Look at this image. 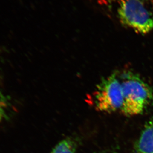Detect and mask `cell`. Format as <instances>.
I'll use <instances>...</instances> for the list:
<instances>
[{"label":"cell","instance_id":"obj_1","mask_svg":"<svg viewBox=\"0 0 153 153\" xmlns=\"http://www.w3.org/2000/svg\"><path fill=\"white\" fill-rule=\"evenodd\" d=\"M119 79L123 94L121 112L127 116L143 113L153 102L151 88L137 74L131 71L124 72Z\"/></svg>","mask_w":153,"mask_h":153},{"label":"cell","instance_id":"obj_5","mask_svg":"<svg viewBox=\"0 0 153 153\" xmlns=\"http://www.w3.org/2000/svg\"><path fill=\"white\" fill-rule=\"evenodd\" d=\"M75 142L71 138H66L58 143L50 153H76Z\"/></svg>","mask_w":153,"mask_h":153},{"label":"cell","instance_id":"obj_2","mask_svg":"<svg viewBox=\"0 0 153 153\" xmlns=\"http://www.w3.org/2000/svg\"><path fill=\"white\" fill-rule=\"evenodd\" d=\"M118 17L121 24L136 33L147 34L153 30V16L142 0H118Z\"/></svg>","mask_w":153,"mask_h":153},{"label":"cell","instance_id":"obj_4","mask_svg":"<svg viewBox=\"0 0 153 153\" xmlns=\"http://www.w3.org/2000/svg\"><path fill=\"white\" fill-rule=\"evenodd\" d=\"M133 153H153V119L143 128L134 145Z\"/></svg>","mask_w":153,"mask_h":153},{"label":"cell","instance_id":"obj_6","mask_svg":"<svg viewBox=\"0 0 153 153\" xmlns=\"http://www.w3.org/2000/svg\"><path fill=\"white\" fill-rule=\"evenodd\" d=\"M7 113L8 109L6 101L3 100V97H0V125L7 117Z\"/></svg>","mask_w":153,"mask_h":153},{"label":"cell","instance_id":"obj_3","mask_svg":"<svg viewBox=\"0 0 153 153\" xmlns=\"http://www.w3.org/2000/svg\"><path fill=\"white\" fill-rule=\"evenodd\" d=\"M94 106L97 111L113 112L121 111L123 104V94L120 80L112 74L102 80L94 94Z\"/></svg>","mask_w":153,"mask_h":153}]
</instances>
